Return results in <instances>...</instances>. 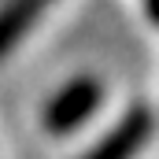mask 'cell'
<instances>
[{"mask_svg": "<svg viewBox=\"0 0 159 159\" xmlns=\"http://www.w3.org/2000/svg\"><path fill=\"white\" fill-rule=\"evenodd\" d=\"M100 100H104V85L96 78L81 74V78L67 81V85L56 89L52 100L44 104V126H48V133H56V137L74 133L81 122L93 119V111L100 107Z\"/></svg>", "mask_w": 159, "mask_h": 159, "instance_id": "6da1fadb", "label": "cell"}, {"mask_svg": "<svg viewBox=\"0 0 159 159\" xmlns=\"http://www.w3.org/2000/svg\"><path fill=\"white\" fill-rule=\"evenodd\" d=\"M144 7H148V19L159 26V0H144Z\"/></svg>", "mask_w": 159, "mask_h": 159, "instance_id": "277c9868", "label": "cell"}, {"mask_svg": "<svg viewBox=\"0 0 159 159\" xmlns=\"http://www.w3.org/2000/svg\"><path fill=\"white\" fill-rule=\"evenodd\" d=\"M148 133H152V111L148 107H133V111H126L104 133V141H96L81 159H133L144 148Z\"/></svg>", "mask_w": 159, "mask_h": 159, "instance_id": "7a4b0ae2", "label": "cell"}, {"mask_svg": "<svg viewBox=\"0 0 159 159\" xmlns=\"http://www.w3.org/2000/svg\"><path fill=\"white\" fill-rule=\"evenodd\" d=\"M52 0H7L0 7V56H7L19 41L26 37V30L44 15Z\"/></svg>", "mask_w": 159, "mask_h": 159, "instance_id": "3957f363", "label": "cell"}]
</instances>
